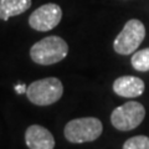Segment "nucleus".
I'll return each instance as SVG.
<instances>
[{
  "label": "nucleus",
  "mask_w": 149,
  "mask_h": 149,
  "mask_svg": "<svg viewBox=\"0 0 149 149\" xmlns=\"http://www.w3.org/2000/svg\"><path fill=\"white\" fill-rule=\"evenodd\" d=\"M68 54V45L60 36H47L37 41L30 49V57L36 65L50 66L66 57Z\"/></svg>",
  "instance_id": "f257e3e1"
},
{
  "label": "nucleus",
  "mask_w": 149,
  "mask_h": 149,
  "mask_svg": "<svg viewBox=\"0 0 149 149\" xmlns=\"http://www.w3.org/2000/svg\"><path fill=\"white\" fill-rule=\"evenodd\" d=\"M103 132V124L96 117H83L72 119L65 125L63 134L70 143L81 144L95 142Z\"/></svg>",
  "instance_id": "f03ea898"
},
{
  "label": "nucleus",
  "mask_w": 149,
  "mask_h": 149,
  "mask_svg": "<svg viewBox=\"0 0 149 149\" xmlns=\"http://www.w3.org/2000/svg\"><path fill=\"white\" fill-rule=\"evenodd\" d=\"M63 95L62 82L57 77H46L31 82L27 86L26 96L36 106H50L56 103Z\"/></svg>",
  "instance_id": "7ed1b4c3"
},
{
  "label": "nucleus",
  "mask_w": 149,
  "mask_h": 149,
  "mask_svg": "<svg viewBox=\"0 0 149 149\" xmlns=\"http://www.w3.org/2000/svg\"><path fill=\"white\" fill-rule=\"evenodd\" d=\"M146 37V26L138 19H130L125 22L122 31L113 41V49L118 55H132Z\"/></svg>",
  "instance_id": "20e7f679"
},
{
  "label": "nucleus",
  "mask_w": 149,
  "mask_h": 149,
  "mask_svg": "<svg viewBox=\"0 0 149 149\" xmlns=\"http://www.w3.org/2000/svg\"><path fill=\"white\" fill-rule=\"evenodd\" d=\"M146 118V108L142 103L129 101L114 108L111 114L112 125L122 132H128L137 128Z\"/></svg>",
  "instance_id": "39448f33"
},
{
  "label": "nucleus",
  "mask_w": 149,
  "mask_h": 149,
  "mask_svg": "<svg viewBox=\"0 0 149 149\" xmlns=\"http://www.w3.org/2000/svg\"><path fill=\"white\" fill-rule=\"evenodd\" d=\"M62 19V9L55 3H47L32 11L29 16L31 29L40 32H46L55 29Z\"/></svg>",
  "instance_id": "423d86ee"
},
{
  "label": "nucleus",
  "mask_w": 149,
  "mask_h": 149,
  "mask_svg": "<svg viewBox=\"0 0 149 149\" xmlns=\"http://www.w3.org/2000/svg\"><path fill=\"white\" fill-rule=\"evenodd\" d=\"M25 143L30 149H52L55 139L49 129L42 125L32 124L25 132Z\"/></svg>",
  "instance_id": "0eeeda50"
},
{
  "label": "nucleus",
  "mask_w": 149,
  "mask_h": 149,
  "mask_svg": "<svg viewBox=\"0 0 149 149\" xmlns=\"http://www.w3.org/2000/svg\"><path fill=\"white\" fill-rule=\"evenodd\" d=\"M146 85L142 78L136 76H120L113 82V92L125 98H134L143 95Z\"/></svg>",
  "instance_id": "6e6552de"
},
{
  "label": "nucleus",
  "mask_w": 149,
  "mask_h": 149,
  "mask_svg": "<svg viewBox=\"0 0 149 149\" xmlns=\"http://www.w3.org/2000/svg\"><path fill=\"white\" fill-rule=\"evenodd\" d=\"M31 0H0V20L8 21L13 16H17L27 11Z\"/></svg>",
  "instance_id": "1a4fd4ad"
},
{
  "label": "nucleus",
  "mask_w": 149,
  "mask_h": 149,
  "mask_svg": "<svg viewBox=\"0 0 149 149\" xmlns=\"http://www.w3.org/2000/svg\"><path fill=\"white\" fill-rule=\"evenodd\" d=\"M130 62H132V67L139 72L149 71V47L134 52Z\"/></svg>",
  "instance_id": "9d476101"
},
{
  "label": "nucleus",
  "mask_w": 149,
  "mask_h": 149,
  "mask_svg": "<svg viewBox=\"0 0 149 149\" xmlns=\"http://www.w3.org/2000/svg\"><path fill=\"white\" fill-rule=\"evenodd\" d=\"M123 149H149V137L136 136L129 138L124 142Z\"/></svg>",
  "instance_id": "9b49d317"
},
{
  "label": "nucleus",
  "mask_w": 149,
  "mask_h": 149,
  "mask_svg": "<svg viewBox=\"0 0 149 149\" xmlns=\"http://www.w3.org/2000/svg\"><path fill=\"white\" fill-rule=\"evenodd\" d=\"M15 91L19 93V95H22V93H26V90L27 87L24 85V83H19V85H15Z\"/></svg>",
  "instance_id": "f8f14e48"
}]
</instances>
